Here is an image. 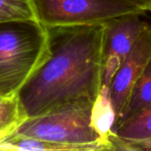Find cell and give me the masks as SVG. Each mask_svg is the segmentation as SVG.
I'll return each mask as SVG.
<instances>
[{
  "label": "cell",
  "mask_w": 151,
  "mask_h": 151,
  "mask_svg": "<svg viewBox=\"0 0 151 151\" xmlns=\"http://www.w3.org/2000/svg\"><path fill=\"white\" fill-rule=\"evenodd\" d=\"M36 19L46 27L102 26L128 14L146 12L121 0H31Z\"/></svg>",
  "instance_id": "obj_4"
},
{
  "label": "cell",
  "mask_w": 151,
  "mask_h": 151,
  "mask_svg": "<svg viewBox=\"0 0 151 151\" xmlns=\"http://www.w3.org/2000/svg\"><path fill=\"white\" fill-rule=\"evenodd\" d=\"M150 59L151 24L137 40L109 85L110 97L116 111V120L120 115L134 85Z\"/></svg>",
  "instance_id": "obj_6"
},
{
  "label": "cell",
  "mask_w": 151,
  "mask_h": 151,
  "mask_svg": "<svg viewBox=\"0 0 151 151\" xmlns=\"http://www.w3.org/2000/svg\"><path fill=\"white\" fill-rule=\"evenodd\" d=\"M49 54L47 27L37 19L0 22V95L14 96Z\"/></svg>",
  "instance_id": "obj_2"
},
{
  "label": "cell",
  "mask_w": 151,
  "mask_h": 151,
  "mask_svg": "<svg viewBox=\"0 0 151 151\" xmlns=\"http://www.w3.org/2000/svg\"><path fill=\"white\" fill-rule=\"evenodd\" d=\"M140 16L124 15L104 25L103 84L108 87L137 40L150 25Z\"/></svg>",
  "instance_id": "obj_5"
},
{
  "label": "cell",
  "mask_w": 151,
  "mask_h": 151,
  "mask_svg": "<svg viewBox=\"0 0 151 151\" xmlns=\"http://www.w3.org/2000/svg\"><path fill=\"white\" fill-rule=\"evenodd\" d=\"M147 12H151V0H121Z\"/></svg>",
  "instance_id": "obj_12"
},
{
  "label": "cell",
  "mask_w": 151,
  "mask_h": 151,
  "mask_svg": "<svg viewBox=\"0 0 151 151\" xmlns=\"http://www.w3.org/2000/svg\"><path fill=\"white\" fill-rule=\"evenodd\" d=\"M49 54L18 92L27 118L61 104L95 101L103 85L102 26L47 27Z\"/></svg>",
  "instance_id": "obj_1"
},
{
  "label": "cell",
  "mask_w": 151,
  "mask_h": 151,
  "mask_svg": "<svg viewBox=\"0 0 151 151\" xmlns=\"http://www.w3.org/2000/svg\"><path fill=\"white\" fill-rule=\"evenodd\" d=\"M111 141L113 150H151V104L121 124Z\"/></svg>",
  "instance_id": "obj_7"
},
{
  "label": "cell",
  "mask_w": 151,
  "mask_h": 151,
  "mask_svg": "<svg viewBox=\"0 0 151 151\" xmlns=\"http://www.w3.org/2000/svg\"><path fill=\"white\" fill-rule=\"evenodd\" d=\"M36 19L31 0H0V22Z\"/></svg>",
  "instance_id": "obj_11"
},
{
  "label": "cell",
  "mask_w": 151,
  "mask_h": 151,
  "mask_svg": "<svg viewBox=\"0 0 151 151\" xmlns=\"http://www.w3.org/2000/svg\"><path fill=\"white\" fill-rule=\"evenodd\" d=\"M26 119L18 96L0 95V138L13 133Z\"/></svg>",
  "instance_id": "obj_10"
},
{
  "label": "cell",
  "mask_w": 151,
  "mask_h": 151,
  "mask_svg": "<svg viewBox=\"0 0 151 151\" xmlns=\"http://www.w3.org/2000/svg\"><path fill=\"white\" fill-rule=\"evenodd\" d=\"M151 104V59L142 75L134 85L128 99L117 119L113 134L116 129L125 121L132 118L137 112Z\"/></svg>",
  "instance_id": "obj_9"
},
{
  "label": "cell",
  "mask_w": 151,
  "mask_h": 151,
  "mask_svg": "<svg viewBox=\"0 0 151 151\" xmlns=\"http://www.w3.org/2000/svg\"><path fill=\"white\" fill-rule=\"evenodd\" d=\"M92 104L90 101L61 104L43 114L26 119L12 134L71 145L76 151L112 150L90 127Z\"/></svg>",
  "instance_id": "obj_3"
},
{
  "label": "cell",
  "mask_w": 151,
  "mask_h": 151,
  "mask_svg": "<svg viewBox=\"0 0 151 151\" xmlns=\"http://www.w3.org/2000/svg\"><path fill=\"white\" fill-rule=\"evenodd\" d=\"M116 122V111L112 105L109 87L103 84L96 97L90 112V127L99 135V137L110 144L113 150L111 142L113 136V127Z\"/></svg>",
  "instance_id": "obj_8"
}]
</instances>
